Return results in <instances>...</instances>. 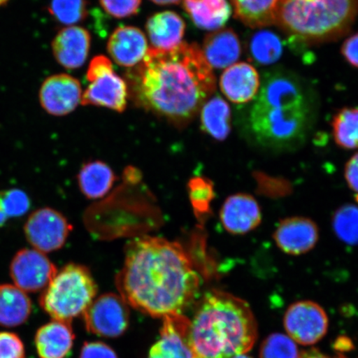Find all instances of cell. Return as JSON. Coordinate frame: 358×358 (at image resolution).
I'll list each match as a JSON object with an SVG mask.
<instances>
[{
    "mask_svg": "<svg viewBox=\"0 0 358 358\" xmlns=\"http://www.w3.org/2000/svg\"><path fill=\"white\" fill-rule=\"evenodd\" d=\"M124 76L134 104L178 129L196 118L217 87L212 67L194 43L168 51L149 48Z\"/></svg>",
    "mask_w": 358,
    "mask_h": 358,
    "instance_id": "obj_1",
    "label": "cell"
},
{
    "mask_svg": "<svg viewBox=\"0 0 358 358\" xmlns=\"http://www.w3.org/2000/svg\"><path fill=\"white\" fill-rule=\"evenodd\" d=\"M115 282L128 306L161 319L183 315L198 296L201 285L199 272L181 244L152 236L127 245Z\"/></svg>",
    "mask_w": 358,
    "mask_h": 358,
    "instance_id": "obj_2",
    "label": "cell"
},
{
    "mask_svg": "<svg viewBox=\"0 0 358 358\" xmlns=\"http://www.w3.org/2000/svg\"><path fill=\"white\" fill-rule=\"evenodd\" d=\"M245 113L246 140L272 153L294 151L306 144L319 113V98L306 79L276 67L264 73L261 87Z\"/></svg>",
    "mask_w": 358,
    "mask_h": 358,
    "instance_id": "obj_3",
    "label": "cell"
},
{
    "mask_svg": "<svg viewBox=\"0 0 358 358\" xmlns=\"http://www.w3.org/2000/svg\"><path fill=\"white\" fill-rule=\"evenodd\" d=\"M190 323L194 358H234L257 341V323L248 302L222 290L203 295Z\"/></svg>",
    "mask_w": 358,
    "mask_h": 358,
    "instance_id": "obj_4",
    "label": "cell"
},
{
    "mask_svg": "<svg viewBox=\"0 0 358 358\" xmlns=\"http://www.w3.org/2000/svg\"><path fill=\"white\" fill-rule=\"evenodd\" d=\"M357 16L358 0H279L275 25L299 43L315 45L343 38Z\"/></svg>",
    "mask_w": 358,
    "mask_h": 358,
    "instance_id": "obj_5",
    "label": "cell"
},
{
    "mask_svg": "<svg viewBox=\"0 0 358 358\" xmlns=\"http://www.w3.org/2000/svg\"><path fill=\"white\" fill-rule=\"evenodd\" d=\"M97 286L88 268L66 265L57 274L40 298V304L53 320L67 322L83 315L95 299Z\"/></svg>",
    "mask_w": 358,
    "mask_h": 358,
    "instance_id": "obj_6",
    "label": "cell"
},
{
    "mask_svg": "<svg viewBox=\"0 0 358 358\" xmlns=\"http://www.w3.org/2000/svg\"><path fill=\"white\" fill-rule=\"evenodd\" d=\"M87 79L90 85L82 96V105L106 107L122 113L127 109L129 90L125 80L114 71L109 58L96 56L90 64Z\"/></svg>",
    "mask_w": 358,
    "mask_h": 358,
    "instance_id": "obj_7",
    "label": "cell"
},
{
    "mask_svg": "<svg viewBox=\"0 0 358 358\" xmlns=\"http://www.w3.org/2000/svg\"><path fill=\"white\" fill-rule=\"evenodd\" d=\"M83 315L88 332L106 338L119 337L129 321L128 304L120 295L111 293L94 299Z\"/></svg>",
    "mask_w": 358,
    "mask_h": 358,
    "instance_id": "obj_8",
    "label": "cell"
},
{
    "mask_svg": "<svg viewBox=\"0 0 358 358\" xmlns=\"http://www.w3.org/2000/svg\"><path fill=\"white\" fill-rule=\"evenodd\" d=\"M73 226L64 215L49 208L31 214L24 227L27 240L44 254L62 248Z\"/></svg>",
    "mask_w": 358,
    "mask_h": 358,
    "instance_id": "obj_9",
    "label": "cell"
},
{
    "mask_svg": "<svg viewBox=\"0 0 358 358\" xmlns=\"http://www.w3.org/2000/svg\"><path fill=\"white\" fill-rule=\"evenodd\" d=\"M284 324L290 338L301 345H313L324 337L329 319L320 304L303 301L291 304L285 313Z\"/></svg>",
    "mask_w": 358,
    "mask_h": 358,
    "instance_id": "obj_10",
    "label": "cell"
},
{
    "mask_svg": "<svg viewBox=\"0 0 358 358\" xmlns=\"http://www.w3.org/2000/svg\"><path fill=\"white\" fill-rule=\"evenodd\" d=\"M57 272V267L46 255L35 249L21 250L13 257L10 265L13 281L25 293H36L46 289Z\"/></svg>",
    "mask_w": 358,
    "mask_h": 358,
    "instance_id": "obj_11",
    "label": "cell"
},
{
    "mask_svg": "<svg viewBox=\"0 0 358 358\" xmlns=\"http://www.w3.org/2000/svg\"><path fill=\"white\" fill-rule=\"evenodd\" d=\"M83 89L77 78L67 74L48 78L39 92V101L47 113L64 116L73 112L82 101Z\"/></svg>",
    "mask_w": 358,
    "mask_h": 358,
    "instance_id": "obj_12",
    "label": "cell"
},
{
    "mask_svg": "<svg viewBox=\"0 0 358 358\" xmlns=\"http://www.w3.org/2000/svg\"><path fill=\"white\" fill-rule=\"evenodd\" d=\"M160 338L148 358H194L190 342V320L185 315L164 317Z\"/></svg>",
    "mask_w": 358,
    "mask_h": 358,
    "instance_id": "obj_13",
    "label": "cell"
},
{
    "mask_svg": "<svg viewBox=\"0 0 358 358\" xmlns=\"http://www.w3.org/2000/svg\"><path fill=\"white\" fill-rule=\"evenodd\" d=\"M273 237L282 252L291 256H301L315 248L320 232L317 224L311 219L292 217L279 223Z\"/></svg>",
    "mask_w": 358,
    "mask_h": 358,
    "instance_id": "obj_14",
    "label": "cell"
},
{
    "mask_svg": "<svg viewBox=\"0 0 358 358\" xmlns=\"http://www.w3.org/2000/svg\"><path fill=\"white\" fill-rule=\"evenodd\" d=\"M220 219L227 232L234 235H244L256 229L261 224V207L252 195L234 194L224 201Z\"/></svg>",
    "mask_w": 358,
    "mask_h": 358,
    "instance_id": "obj_15",
    "label": "cell"
},
{
    "mask_svg": "<svg viewBox=\"0 0 358 358\" xmlns=\"http://www.w3.org/2000/svg\"><path fill=\"white\" fill-rule=\"evenodd\" d=\"M219 85L228 100L237 105L248 104L258 94L261 78L252 65L236 62L223 71Z\"/></svg>",
    "mask_w": 358,
    "mask_h": 358,
    "instance_id": "obj_16",
    "label": "cell"
},
{
    "mask_svg": "<svg viewBox=\"0 0 358 358\" xmlns=\"http://www.w3.org/2000/svg\"><path fill=\"white\" fill-rule=\"evenodd\" d=\"M91 42V34L87 29L78 26L66 27L53 39V56L66 69H79L87 59Z\"/></svg>",
    "mask_w": 358,
    "mask_h": 358,
    "instance_id": "obj_17",
    "label": "cell"
},
{
    "mask_svg": "<svg viewBox=\"0 0 358 358\" xmlns=\"http://www.w3.org/2000/svg\"><path fill=\"white\" fill-rule=\"evenodd\" d=\"M149 50L142 30L133 26L119 27L110 35L107 51L119 66L132 69L143 60Z\"/></svg>",
    "mask_w": 358,
    "mask_h": 358,
    "instance_id": "obj_18",
    "label": "cell"
},
{
    "mask_svg": "<svg viewBox=\"0 0 358 358\" xmlns=\"http://www.w3.org/2000/svg\"><path fill=\"white\" fill-rule=\"evenodd\" d=\"M201 49L208 65L215 69H226L236 64L243 52L238 36L231 29L210 33Z\"/></svg>",
    "mask_w": 358,
    "mask_h": 358,
    "instance_id": "obj_19",
    "label": "cell"
},
{
    "mask_svg": "<svg viewBox=\"0 0 358 358\" xmlns=\"http://www.w3.org/2000/svg\"><path fill=\"white\" fill-rule=\"evenodd\" d=\"M145 29L152 48L168 51L182 43L186 24L177 13L164 11L151 15L147 20Z\"/></svg>",
    "mask_w": 358,
    "mask_h": 358,
    "instance_id": "obj_20",
    "label": "cell"
},
{
    "mask_svg": "<svg viewBox=\"0 0 358 358\" xmlns=\"http://www.w3.org/2000/svg\"><path fill=\"white\" fill-rule=\"evenodd\" d=\"M74 339L71 323L53 320L38 330L35 345L40 358H66L73 346Z\"/></svg>",
    "mask_w": 358,
    "mask_h": 358,
    "instance_id": "obj_21",
    "label": "cell"
},
{
    "mask_svg": "<svg viewBox=\"0 0 358 358\" xmlns=\"http://www.w3.org/2000/svg\"><path fill=\"white\" fill-rule=\"evenodd\" d=\"M182 7L198 28L208 31L222 29L231 15L227 0H182Z\"/></svg>",
    "mask_w": 358,
    "mask_h": 358,
    "instance_id": "obj_22",
    "label": "cell"
},
{
    "mask_svg": "<svg viewBox=\"0 0 358 358\" xmlns=\"http://www.w3.org/2000/svg\"><path fill=\"white\" fill-rule=\"evenodd\" d=\"M201 129L213 140L225 141L231 131V110L220 96H214L200 110Z\"/></svg>",
    "mask_w": 358,
    "mask_h": 358,
    "instance_id": "obj_23",
    "label": "cell"
},
{
    "mask_svg": "<svg viewBox=\"0 0 358 358\" xmlns=\"http://www.w3.org/2000/svg\"><path fill=\"white\" fill-rule=\"evenodd\" d=\"M32 312V303L16 285H0V325L13 328L24 324Z\"/></svg>",
    "mask_w": 358,
    "mask_h": 358,
    "instance_id": "obj_24",
    "label": "cell"
},
{
    "mask_svg": "<svg viewBox=\"0 0 358 358\" xmlns=\"http://www.w3.org/2000/svg\"><path fill=\"white\" fill-rule=\"evenodd\" d=\"M115 178L109 165L99 160L85 164L78 177L80 189L89 199H99L108 194Z\"/></svg>",
    "mask_w": 358,
    "mask_h": 358,
    "instance_id": "obj_25",
    "label": "cell"
},
{
    "mask_svg": "<svg viewBox=\"0 0 358 358\" xmlns=\"http://www.w3.org/2000/svg\"><path fill=\"white\" fill-rule=\"evenodd\" d=\"M234 15L252 29L275 25L279 0H230Z\"/></svg>",
    "mask_w": 358,
    "mask_h": 358,
    "instance_id": "obj_26",
    "label": "cell"
},
{
    "mask_svg": "<svg viewBox=\"0 0 358 358\" xmlns=\"http://www.w3.org/2000/svg\"><path fill=\"white\" fill-rule=\"evenodd\" d=\"M248 52L250 61L268 66L278 61L283 53V45L278 35L268 30L255 33L249 39Z\"/></svg>",
    "mask_w": 358,
    "mask_h": 358,
    "instance_id": "obj_27",
    "label": "cell"
},
{
    "mask_svg": "<svg viewBox=\"0 0 358 358\" xmlns=\"http://www.w3.org/2000/svg\"><path fill=\"white\" fill-rule=\"evenodd\" d=\"M333 136L336 144L346 150L358 149V108H343L334 116Z\"/></svg>",
    "mask_w": 358,
    "mask_h": 358,
    "instance_id": "obj_28",
    "label": "cell"
},
{
    "mask_svg": "<svg viewBox=\"0 0 358 358\" xmlns=\"http://www.w3.org/2000/svg\"><path fill=\"white\" fill-rule=\"evenodd\" d=\"M333 229L340 241L350 245H358V207L342 206L333 217Z\"/></svg>",
    "mask_w": 358,
    "mask_h": 358,
    "instance_id": "obj_29",
    "label": "cell"
},
{
    "mask_svg": "<svg viewBox=\"0 0 358 358\" xmlns=\"http://www.w3.org/2000/svg\"><path fill=\"white\" fill-rule=\"evenodd\" d=\"M48 11L58 22L73 26L88 16L87 0H51Z\"/></svg>",
    "mask_w": 358,
    "mask_h": 358,
    "instance_id": "obj_30",
    "label": "cell"
},
{
    "mask_svg": "<svg viewBox=\"0 0 358 358\" xmlns=\"http://www.w3.org/2000/svg\"><path fill=\"white\" fill-rule=\"evenodd\" d=\"M30 206L29 196L24 191L10 189L0 192V227L6 225L8 219L24 216Z\"/></svg>",
    "mask_w": 358,
    "mask_h": 358,
    "instance_id": "obj_31",
    "label": "cell"
},
{
    "mask_svg": "<svg viewBox=\"0 0 358 358\" xmlns=\"http://www.w3.org/2000/svg\"><path fill=\"white\" fill-rule=\"evenodd\" d=\"M296 343L289 336L273 334L262 344L259 358H299Z\"/></svg>",
    "mask_w": 358,
    "mask_h": 358,
    "instance_id": "obj_32",
    "label": "cell"
},
{
    "mask_svg": "<svg viewBox=\"0 0 358 358\" xmlns=\"http://www.w3.org/2000/svg\"><path fill=\"white\" fill-rule=\"evenodd\" d=\"M190 199L192 208L199 217L210 212V203L213 199V186L205 178H196L189 182Z\"/></svg>",
    "mask_w": 358,
    "mask_h": 358,
    "instance_id": "obj_33",
    "label": "cell"
},
{
    "mask_svg": "<svg viewBox=\"0 0 358 358\" xmlns=\"http://www.w3.org/2000/svg\"><path fill=\"white\" fill-rule=\"evenodd\" d=\"M142 0H100L103 10L116 19H124L137 15Z\"/></svg>",
    "mask_w": 358,
    "mask_h": 358,
    "instance_id": "obj_34",
    "label": "cell"
},
{
    "mask_svg": "<svg viewBox=\"0 0 358 358\" xmlns=\"http://www.w3.org/2000/svg\"><path fill=\"white\" fill-rule=\"evenodd\" d=\"M0 358H25V348L15 334L0 332Z\"/></svg>",
    "mask_w": 358,
    "mask_h": 358,
    "instance_id": "obj_35",
    "label": "cell"
},
{
    "mask_svg": "<svg viewBox=\"0 0 358 358\" xmlns=\"http://www.w3.org/2000/svg\"><path fill=\"white\" fill-rule=\"evenodd\" d=\"M80 358H117L113 349L100 342L85 344Z\"/></svg>",
    "mask_w": 358,
    "mask_h": 358,
    "instance_id": "obj_36",
    "label": "cell"
},
{
    "mask_svg": "<svg viewBox=\"0 0 358 358\" xmlns=\"http://www.w3.org/2000/svg\"><path fill=\"white\" fill-rule=\"evenodd\" d=\"M341 52L349 64L358 69V32L344 41Z\"/></svg>",
    "mask_w": 358,
    "mask_h": 358,
    "instance_id": "obj_37",
    "label": "cell"
},
{
    "mask_svg": "<svg viewBox=\"0 0 358 358\" xmlns=\"http://www.w3.org/2000/svg\"><path fill=\"white\" fill-rule=\"evenodd\" d=\"M344 174L348 187L358 196V153L348 160Z\"/></svg>",
    "mask_w": 358,
    "mask_h": 358,
    "instance_id": "obj_38",
    "label": "cell"
},
{
    "mask_svg": "<svg viewBox=\"0 0 358 358\" xmlns=\"http://www.w3.org/2000/svg\"><path fill=\"white\" fill-rule=\"evenodd\" d=\"M299 358H342L341 357H330L329 356L323 355V353L320 352L317 349L313 348L308 351H304L301 353Z\"/></svg>",
    "mask_w": 358,
    "mask_h": 358,
    "instance_id": "obj_39",
    "label": "cell"
},
{
    "mask_svg": "<svg viewBox=\"0 0 358 358\" xmlns=\"http://www.w3.org/2000/svg\"><path fill=\"white\" fill-rule=\"evenodd\" d=\"M336 345H337L338 349L346 350V349L352 348V343L348 338H339L337 343H336Z\"/></svg>",
    "mask_w": 358,
    "mask_h": 358,
    "instance_id": "obj_40",
    "label": "cell"
},
{
    "mask_svg": "<svg viewBox=\"0 0 358 358\" xmlns=\"http://www.w3.org/2000/svg\"><path fill=\"white\" fill-rule=\"evenodd\" d=\"M159 6H172V4H179L182 2V0H150Z\"/></svg>",
    "mask_w": 358,
    "mask_h": 358,
    "instance_id": "obj_41",
    "label": "cell"
},
{
    "mask_svg": "<svg viewBox=\"0 0 358 358\" xmlns=\"http://www.w3.org/2000/svg\"><path fill=\"white\" fill-rule=\"evenodd\" d=\"M234 358H253V357H250L248 355H238V356H236Z\"/></svg>",
    "mask_w": 358,
    "mask_h": 358,
    "instance_id": "obj_42",
    "label": "cell"
},
{
    "mask_svg": "<svg viewBox=\"0 0 358 358\" xmlns=\"http://www.w3.org/2000/svg\"><path fill=\"white\" fill-rule=\"evenodd\" d=\"M8 0H0V7L3 6V4H6Z\"/></svg>",
    "mask_w": 358,
    "mask_h": 358,
    "instance_id": "obj_43",
    "label": "cell"
}]
</instances>
